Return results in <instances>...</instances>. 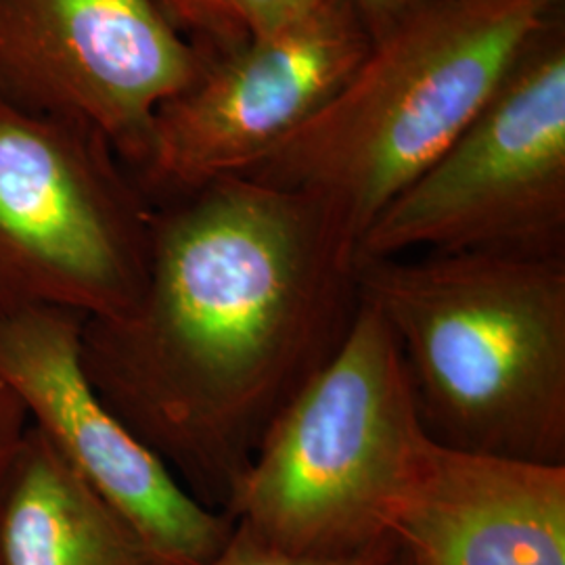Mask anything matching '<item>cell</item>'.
Here are the masks:
<instances>
[{"mask_svg":"<svg viewBox=\"0 0 565 565\" xmlns=\"http://www.w3.org/2000/svg\"><path fill=\"white\" fill-rule=\"evenodd\" d=\"M361 303L356 256L312 203L226 177L156 203L141 298L84 319L82 366L181 484L224 511Z\"/></svg>","mask_w":565,"mask_h":565,"instance_id":"cell-1","label":"cell"},{"mask_svg":"<svg viewBox=\"0 0 565 565\" xmlns=\"http://www.w3.org/2000/svg\"><path fill=\"white\" fill-rule=\"evenodd\" d=\"M356 282L398 342L431 440L565 465V254L361 258Z\"/></svg>","mask_w":565,"mask_h":565,"instance_id":"cell-2","label":"cell"},{"mask_svg":"<svg viewBox=\"0 0 565 565\" xmlns=\"http://www.w3.org/2000/svg\"><path fill=\"white\" fill-rule=\"evenodd\" d=\"M564 0H436L371 42L335 97L247 179L312 203L354 256L364 233L484 109Z\"/></svg>","mask_w":565,"mask_h":565,"instance_id":"cell-3","label":"cell"},{"mask_svg":"<svg viewBox=\"0 0 565 565\" xmlns=\"http://www.w3.org/2000/svg\"><path fill=\"white\" fill-rule=\"evenodd\" d=\"M424 436L398 342L363 302L338 352L270 425L224 511L306 557L380 545Z\"/></svg>","mask_w":565,"mask_h":565,"instance_id":"cell-4","label":"cell"},{"mask_svg":"<svg viewBox=\"0 0 565 565\" xmlns=\"http://www.w3.org/2000/svg\"><path fill=\"white\" fill-rule=\"evenodd\" d=\"M153 210L95 128L0 99V312H128L147 281Z\"/></svg>","mask_w":565,"mask_h":565,"instance_id":"cell-5","label":"cell"},{"mask_svg":"<svg viewBox=\"0 0 565 565\" xmlns=\"http://www.w3.org/2000/svg\"><path fill=\"white\" fill-rule=\"evenodd\" d=\"M565 254V23L515 61L484 109L364 233L356 260Z\"/></svg>","mask_w":565,"mask_h":565,"instance_id":"cell-6","label":"cell"},{"mask_svg":"<svg viewBox=\"0 0 565 565\" xmlns=\"http://www.w3.org/2000/svg\"><path fill=\"white\" fill-rule=\"evenodd\" d=\"M205 61L162 0H0V99L95 128L135 179Z\"/></svg>","mask_w":565,"mask_h":565,"instance_id":"cell-7","label":"cell"},{"mask_svg":"<svg viewBox=\"0 0 565 565\" xmlns=\"http://www.w3.org/2000/svg\"><path fill=\"white\" fill-rule=\"evenodd\" d=\"M371 36L348 0L205 61L200 78L156 114L137 174L151 203L226 177H245L335 97Z\"/></svg>","mask_w":565,"mask_h":565,"instance_id":"cell-8","label":"cell"},{"mask_svg":"<svg viewBox=\"0 0 565 565\" xmlns=\"http://www.w3.org/2000/svg\"><path fill=\"white\" fill-rule=\"evenodd\" d=\"M84 315L60 306L0 312V382L28 419L114 507L160 565H205L235 520L193 497L170 467L103 403L82 366Z\"/></svg>","mask_w":565,"mask_h":565,"instance_id":"cell-9","label":"cell"},{"mask_svg":"<svg viewBox=\"0 0 565 565\" xmlns=\"http://www.w3.org/2000/svg\"><path fill=\"white\" fill-rule=\"evenodd\" d=\"M390 539L413 565H565V465L417 446Z\"/></svg>","mask_w":565,"mask_h":565,"instance_id":"cell-10","label":"cell"},{"mask_svg":"<svg viewBox=\"0 0 565 565\" xmlns=\"http://www.w3.org/2000/svg\"><path fill=\"white\" fill-rule=\"evenodd\" d=\"M0 557L2 565H160L32 424L4 484Z\"/></svg>","mask_w":565,"mask_h":565,"instance_id":"cell-11","label":"cell"},{"mask_svg":"<svg viewBox=\"0 0 565 565\" xmlns=\"http://www.w3.org/2000/svg\"><path fill=\"white\" fill-rule=\"evenodd\" d=\"M163 9L207 60L237 51L249 41L226 0H162Z\"/></svg>","mask_w":565,"mask_h":565,"instance_id":"cell-12","label":"cell"},{"mask_svg":"<svg viewBox=\"0 0 565 565\" xmlns=\"http://www.w3.org/2000/svg\"><path fill=\"white\" fill-rule=\"evenodd\" d=\"M396 553V543L390 539L342 557H306L287 553L279 546L258 539L254 532L235 522V530L216 557L205 565H385Z\"/></svg>","mask_w":565,"mask_h":565,"instance_id":"cell-13","label":"cell"},{"mask_svg":"<svg viewBox=\"0 0 565 565\" xmlns=\"http://www.w3.org/2000/svg\"><path fill=\"white\" fill-rule=\"evenodd\" d=\"M324 0H226L249 39H263L302 21Z\"/></svg>","mask_w":565,"mask_h":565,"instance_id":"cell-14","label":"cell"},{"mask_svg":"<svg viewBox=\"0 0 565 565\" xmlns=\"http://www.w3.org/2000/svg\"><path fill=\"white\" fill-rule=\"evenodd\" d=\"M28 425L30 419L20 398L9 390V385L0 382V507H2V494H4L9 469ZM0 565H2V557H0Z\"/></svg>","mask_w":565,"mask_h":565,"instance_id":"cell-15","label":"cell"},{"mask_svg":"<svg viewBox=\"0 0 565 565\" xmlns=\"http://www.w3.org/2000/svg\"><path fill=\"white\" fill-rule=\"evenodd\" d=\"M356 11L359 20L363 21L364 30L371 41L384 36L398 21L413 15L436 0H348Z\"/></svg>","mask_w":565,"mask_h":565,"instance_id":"cell-16","label":"cell"},{"mask_svg":"<svg viewBox=\"0 0 565 565\" xmlns=\"http://www.w3.org/2000/svg\"><path fill=\"white\" fill-rule=\"evenodd\" d=\"M385 565H413L406 557H404L403 553L398 551V546H396V553H394V557L387 562Z\"/></svg>","mask_w":565,"mask_h":565,"instance_id":"cell-17","label":"cell"}]
</instances>
